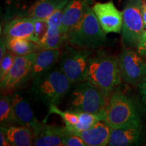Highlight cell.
<instances>
[{"label":"cell","instance_id":"1","mask_svg":"<svg viewBox=\"0 0 146 146\" xmlns=\"http://www.w3.org/2000/svg\"><path fill=\"white\" fill-rule=\"evenodd\" d=\"M86 81L98 87L108 100L122 81L118 57L102 49L93 52L89 59Z\"/></svg>","mask_w":146,"mask_h":146},{"label":"cell","instance_id":"2","mask_svg":"<svg viewBox=\"0 0 146 146\" xmlns=\"http://www.w3.org/2000/svg\"><path fill=\"white\" fill-rule=\"evenodd\" d=\"M73 83L59 68H53L33 80L31 92L35 99L50 108L58 106L70 92Z\"/></svg>","mask_w":146,"mask_h":146},{"label":"cell","instance_id":"3","mask_svg":"<svg viewBox=\"0 0 146 146\" xmlns=\"http://www.w3.org/2000/svg\"><path fill=\"white\" fill-rule=\"evenodd\" d=\"M106 41V34L89 5L81 21L67 36V43L74 47L94 51L105 45Z\"/></svg>","mask_w":146,"mask_h":146},{"label":"cell","instance_id":"4","mask_svg":"<svg viewBox=\"0 0 146 146\" xmlns=\"http://www.w3.org/2000/svg\"><path fill=\"white\" fill-rule=\"evenodd\" d=\"M67 104V110L74 112L99 113L106 106L108 100L101 90L89 81L73 84Z\"/></svg>","mask_w":146,"mask_h":146},{"label":"cell","instance_id":"5","mask_svg":"<svg viewBox=\"0 0 146 146\" xmlns=\"http://www.w3.org/2000/svg\"><path fill=\"white\" fill-rule=\"evenodd\" d=\"M102 113V120L111 127H121L141 119L134 102L118 89L110 98Z\"/></svg>","mask_w":146,"mask_h":146},{"label":"cell","instance_id":"6","mask_svg":"<svg viewBox=\"0 0 146 146\" xmlns=\"http://www.w3.org/2000/svg\"><path fill=\"white\" fill-rule=\"evenodd\" d=\"M58 61V68L73 84L86 81L89 59L94 51L66 43Z\"/></svg>","mask_w":146,"mask_h":146},{"label":"cell","instance_id":"7","mask_svg":"<svg viewBox=\"0 0 146 146\" xmlns=\"http://www.w3.org/2000/svg\"><path fill=\"white\" fill-rule=\"evenodd\" d=\"M143 0H126L123 11L122 41L127 47L136 49L144 29L142 5Z\"/></svg>","mask_w":146,"mask_h":146},{"label":"cell","instance_id":"8","mask_svg":"<svg viewBox=\"0 0 146 146\" xmlns=\"http://www.w3.org/2000/svg\"><path fill=\"white\" fill-rule=\"evenodd\" d=\"M122 81L138 85L146 76V58L131 47H127L118 56Z\"/></svg>","mask_w":146,"mask_h":146},{"label":"cell","instance_id":"9","mask_svg":"<svg viewBox=\"0 0 146 146\" xmlns=\"http://www.w3.org/2000/svg\"><path fill=\"white\" fill-rule=\"evenodd\" d=\"M145 140L144 127L140 119L121 127H111L110 137L108 145H139L143 144Z\"/></svg>","mask_w":146,"mask_h":146},{"label":"cell","instance_id":"10","mask_svg":"<svg viewBox=\"0 0 146 146\" xmlns=\"http://www.w3.org/2000/svg\"><path fill=\"white\" fill-rule=\"evenodd\" d=\"M37 52L27 56H16L14 64L4 79L1 81V89L10 91L19 86L30 77L33 65Z\"/></svg>","mask_w":146,"mask_h":146},{"label":"cell","instance_id":"11","mask_svg":"<svg viewBox=\"0 0 146 146\" xmlns=\"http://www.w3.org/2000/svg\"><path fill=\"white\" fill-rule=\"evenodd\" d=\"M91 8L106 34L121 33L123 12L118 10L112 1L96 3Z\"/></svg>","mask_w":146,"mask_h":146},{"label":"cell","instance_id":"12","mask_svg":"<svg viewBox=\"0 0 146 146\" xmlns=\"http://www.w3.org/2000/svg\"><path fill=\"white\" fill-rule=\"evenodd\" d=\"M4 37L21 38L31 40L39 45V40L35 34V20L29 16L12 19L3 27Z\"/></svg>","mask_w":146,"mask_h":146},{"label":"cell","instance_id":"13","mask_svg":"<svg viewBox=\"0 0 146 146\" xmlns=\"http://www.w3.org/2000/svg\"><path fill=\"white\" fill-rule=\"evenodd\" d=\"M11 96L16 125L29 127L33 131L36 130L41 122L36 118L28 100L19 92L13 93Z\"/></svg>","mask_w":146,"mask_h":146},{"label":"cell","instance_id":"14","mask_svg":"<svg viewBox=\"0 0 146 146\" xmlns=\"http://www.w3.org/2000/svg\"><path fill=\"white\" fill-rule=\"evenodd\" d=\"M33 133V145L35 146H64L62 137L70 134L65 126L47 125L45 122L40 124Z\"/></svg>","mask_w":146,"mask_h":146},{"label":"cell","instance_id":"15","mask_svg":"<svg viewBox=\"0 0 146 146\" xmlns=\"http://www.w3.org/2000/svg\"><path fill=\"white\" fill-rule=\"evenodd\" d=\"M93 0H70L64 8L62 33L68 36L78 25L85 15L87 8Z\"/></svg>","mask_w":146,"mask_h":146},{"label":"cell","instance_id":"16","mask_svg":"<svg viewBox=\"0 0 146 146\" xmlns=\"http://www.w3.org/2000/svg\"><path fill=\"white\" fill-rule=\"evenodd\" d=\"M111 127L100 120L87 130L74 133L83 139L87 146H106L108 144Z\"/></svg>","mask_w":146,"mask_h":146},{"label":"cell","instance_id":"17","mask_svg":"<svg viewBox=\"0 0 146 146\" xmlns=\"http://www.w3.org/2000/svg\"><path fill=\"white\" fill-rule=\"evenodd\" d=\"M60 55V49L41 50L37 52L29 78L33 80L35 78L54 68L56 63L59 61Z\"/></svg>","mask_w":146,"mask_h":146},{"label":"cell","instance_id":"18","mask_svg":"<svg viewBox=\"0 0 146 146\" xmlns=\"http://www.w3.org/2000/svg\"><path fill=\"white\" fill-rule=\"evenodd\" d=\"M70 0H35L29 7L25 16L45 21L54 12L63 8Z\"/></svg>","mask_w":146,"mask_h":146},{"label":"cell","instance_id":"19","mask_svg":"<svg viewBox=\"0 0 146 146\" xmlns=\"http://www.w3.org/2000/svg\"><path fill=\"white\" fill-rule=\"evenodd\" d=\"M1 129L5 133L11 145H33L34 133L33 129L31 128L22 125H12L8 127H1Z\"/></svg>","mask_w":146,"mask_h":146},{"label":"cell","instance_id":"20","mask_svg":"<svg viewBox=\"0 0 146 146\" xmlns=\"http://www.w3.org/2000/svg\"><path fill=\"white\" fill-rule=\"evenodd\" d=\"M66 43L67 38L62 33L59 27L48 25L45 34L39 40V46L41 50L60 49Z\"/></svg>","mask_w":146,"mask_h":146},{"label":"cell","instance_id":"21","mask_svg":"<svg viewBox=\"0 0 146 146\" xmlns=\"http://www.w3.org/2000/svg\"><path fill=\"white\" fill-rule=\"evenodd\" d=\"M4 38L7 50L16 56H27L41 49L39 45L31 40L14 37Z\"/></svg>","mask_w":146,"mask_h":146},{"label":"cell","instance_id":"22","mask_svg":"<svg viewBox=\"0 0 146 146\" xmlns=\"http://www.w3.org/2000/svg\"><path fill=\"white\" fill-rule=\"evenodd\" d=\"M0 122L1 127H8L15 124L14 119L12 96L2 95L0 99ZM16 125V124H15Z\"/></svg>","mask_w":146,"mask_h":146},{"label":"cell","instance_id":"23","mask_svg":"<svg viewBox=\"0 0 146 146\" xmlns=\"http://www.w3.org/2000/svg\"><path fill=\"white\" fill-rule=\"evenodd\" d=\"M15 58V55L10 52H7L3 58L0 60V81H3L10 72L14 64Z\"/></svg>","mask_w":146,"mask_h":146},{"label":"cell","instance_id":"24","mask_svg":"<svg viewBox=\"0 0 146 146\" xmlns=\"http://www.w3.org/2000/svg\"><path fill=\"white\" fill-rule=\"evenodd\" d=\"M64 8L59 9V10L56 11L52 15L49 16L46 20H45V21L46 22L47 25H54V26L59 27L62 31V19Z\"/></svg>","mask_w":146,"mask_h":146},{"label":"cell","instance_id":"25","mask_svg":"<svg viewBox=\"0 0 146 146\" xmlns=\"http://www.w3.org/2000/svg\"><path fill=\"white\" fill-rule=\"evenodd\" d=\"M64 146H87L81 137L74 134H68L62 137Z\"/></svg>","mask_w":146,"mask_h":146},{"label":"cell","instance_id":"26","mask_svg":"<svg viewBox=\"0 0 146 146\" xmlns=\"http://www.w3.org/2000/svg\"><path fill=\"white\" fill-rule=\"evenodd\" d=\"M139 91L140 96H141V102L144 108L146 110V76L138 85Z\"/></svg>","mask_w":146,"mask_h":146},{"label":"cell","instance_id":"27","mask_svg":"<svg viewBox=\"0 0 146 146\" xmlns=\"http://www.w3.org/2000/svg\"><path fill=\"white\" fill-rule=\"evenodd\" d=\"M139 54L146 58V41L139 42L136 48Z\"/></svg>","mask_w":146,"mask_h":146},{"label":"cell","instance_id":"28","mask_svg":"<svg viewBox=\"0 0 146 146\" xmlns=\"http://www.w3.org/2000/svg\"><path fill=\"white\" fill-rule=\"evenodd\" d=\"M0 145L1 146H10V143H9L7 137L3 130L0 131Z\"/></svg>","mask_w":146,"mask_h":146},{"label":"cell","instance_id":"29","mask_svg":"<svg viewBox=\"0 0 146 146\" xmlns=\"http://www.w3.org/2000/svg\"><path fill=\"white\" fill-rule=\"evenodd\" d=\"M0 60H1L3 58V56H5L6 54V45H5V38L3 39L2 38V36H1V45H0Z\"/></svg>","mask_w":146,"mask_h":146},{"label":"cell","instance_id":"30","mask_svg":"<svg viewBox=\"0 0 146 146\" xmlns=\"http://www.w3.org/2000/svg\"><path fill=\"white\" fill-rule=\"evenodd\" d=\"M142 17H143L144 28L146 29V2L144 1L142 5Z\"/></svg>","mask_w":146,"mask_h":146},{"label":"cell","instance_id":"31","mask_svg":"<svg viewBox=\"0 0 146 146\" xmlns=\"http://www.w3.org/2000/svg\"><path fill=\"white\" fill-rule=\"evenodd\" d=\"M21 0H4L5 3L8 5H15L21 2Z\"/></svg>","mask_w":146,"mask_h":146},{"label":"cell","instance_id":"32","mask_svg":"<svg viewBox=\"0 0 146 146\" xmlns=\"http://www.w3.org/2000/svg\"><path fill=\"white\" fill-rule=\"evenodd\" d=\"M145 41H146V29H144L143 33H142L141 36V38H140V41L139 42Z\"/></svg>","mask_w":146,"mask_h":146},{"label":"cell","instance_id":"33","mask_svg":"<svg viewBox=\"0 0 146 146\" xmlns=\"http://www.w3.org/2000/svg\"><path fill=\"white\" fill-rule=\"evenodd\" d=\"M143 1H145V2H146V0H143Z\"/></svg>","mask_w":146,"mask_h":146}]
</instances>
